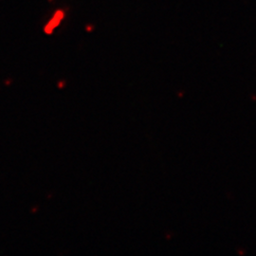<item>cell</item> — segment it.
I'll use <instances>...</instances> for the list:
<instances>
[{"mask_svg":"<svg viewBox=\"0 0 256 256\" xmlns=\"http://www.w3.org/2000/svg\"><path fill=\"white\" fill-rule=\"evenodd\" d=\"M64 16V12L62 10H58L55 14L54 18L50 21V23L45 27V32L46 34H52L55 28L57 27Z\"/></svg>","mask_w":256,"mask_h":256,"instance_id":"6da1fadb","label":"cell"}]
</instances>
